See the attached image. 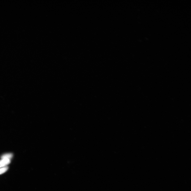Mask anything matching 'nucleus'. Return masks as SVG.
<instances>
[{"label": "nucleus", "instance_id": "1", "mask_svg": "<svg viewBox=\"0 0 191 191\" xmlns=\"http://www.w3.org/2000/svg\"><path fill=\"white\" fill-rule=\"evenodd\" d=\"M10 162V160L8 159H2L0 160V168L5 166Z\"/></svg>", "mask_w": 191, "mask_h": 191}, {"label": "nucleus", "instance_id": "2", "mask_svg": "<svg viewBox=\"0 0 191 191\" xmlns=\"http://www.w3.org/2000/svg\"><path fill=\"white\" fill-rule=\"evenodd\" d=\"M13 156L12 153H8L4 154L1 157L2 159H11Z\"/></svg>", "mask_w": 191, "mask_h": 191}, {"label": "nucleus", "instance_id": "3", "mask_svg": "<svg viewBox=\"0 0 191 191\" xmlns=\"http://www.w3.org/2000/svg\"><path fill=\"white\" fill-rule=\"evenodd\" d=\"M8 169V167L6 166L1 167L0 168V175L5 173Z\"/></svg>", "mask_w": 191, "mask_h": 191}]
</instances>
